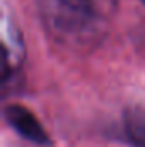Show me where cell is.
Returning <instances> with one entry per match:
<instances>
[{"label": "cell", "mask_w": 145, "mask_h": 147, "mask_svg": "<svg viewBox=\"0 0 145 147\" xmlns=\"http://www.w3.org/2000/svg\"><path fill=\"white\" fill-rule=\"evenodd\" d=\"M5 118H7L9 125L15 132H19L24 139H29L34 144H48L50 142L44 128L41 127L38 118L28 108H24L21 105H10L5 108Z\"/></svg>", "instance_id": "6da1fadb"}, {"label": "cell", "mask_w": 145, "mask_h": 147, "mask_svg": "<svg viewBox=\"0 0 145 147\" xmlns=\"http://www.w3.org/2000/svg\"><path fill=\"white\" fill-rule=\"evenodd\" d=\"M125 128L137 147H145V108H130L125 113Z\"/></svg>", "instance_id": "7a4b0ae2"}, {"label": "cell", "mask_w": 145, "mask_h": 147, "mask_svg": "<svg viewBox=\"0 0 145 147\" xmlns=\"http://www.w3.org/2000/svg\"><path fill=\"white\" fill-rule=\"evenodd\" d=\"M60 3L77 14H91L94 10L92 0H60Z\"/></svg>", "instance_id": "3957f363"}, {"label": "cell", "mask_w": 145, "mask_h": 147, "mask_svg": "<svg viewBox=\"0 0 145 147\" xmlns=\"http://www.w3.org/2000/svg\"><path fill=\"white\" fill-rule=\"evenodd\" d=\"M142 2H144V3H145V0H142Z\"/></svg>", "instance_id": "277c9868"}]
</instances>
